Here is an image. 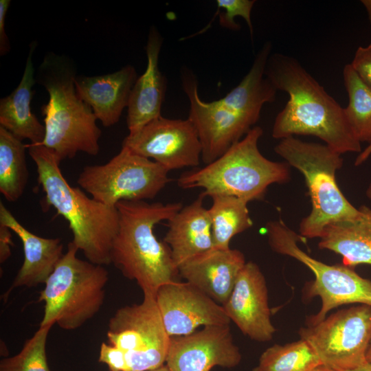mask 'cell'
Returning a JSON list of instances; mask_svg holds the SVG:
<instances>
[{
    "mask_svg": "<svg viewBox=\"0 0 371 371\" xmlns=\"http://www.w3.org/2000/svg\"><path fill=\"white\" fill-rule=\"evenodd\" d=\"M265 75L277 90L289 95V100L273 122V138L312 135L341 155L361 152V143L348 124L344 107L297 60L282 54H271Z\"/></svg>",
    "mask_w": 371,
    "mask_h": 371,
    "instance_id": "cell-1",
    "label": "cell"
},
{
    "mask_svg": "<svg viewBox=\"0 0 371 371\" xmlns=\"http://www.w3.org/2000/svg\"><path fill=\"white\" fill-rule=\"evenodd\" d=\"M115 207L119 227L111 246V263L124 277L135 280L143 293L155 295L161 286L176 281L179 273L170 247L157 238L154 227L168 221L183 205L121 201Z\"/></svg>",
    "mask_w": 371,
    "mask_h": 371,
    "instance_id": "cell-2",
    "label": "cell"
},
{
    "mask_svg": "<svg viewBox=\"0 0 371 371\" xmlns=\"http://www.w3.org/2000/svg\"><path fill=\"white\" fill-rule=\"evenodd\" d=\"M28 148L45 193L44 205L53 207L67 221L72 243L88 261L102 266L111 264V246L119 227L116 207L107 206L71 186L60 171V161L50 149L31 144Z\"/></svg>",
    "mask_w": 371,
    "mask_h": 371,
    "instance_id": "cell-3",
    "label": "cell"
},
{
    "mask_svg": "<svg viewBox=\"0 0 371 371\" xmlns=\"http://www.w3.org/2000/svg\"><path fill=\"white\" fill-rule=\"evenodd\" d=\"M74 64L67 57L49 53L40 65L36 79L49 94L41 106L45 135L41 144L61 161L78 152L98 155L102 131L91 108L78 95Z\"/></svg>",
    "mask_w": 371,
    "mask_h": 371,
    "instance_id": "cell-4",
    "label": "cell"
},
{
    "mask_svg": "<svg viewBox=\"0 0 371 371\" xmlns=\"http://www.w3.org/2000/svg\"><path fill=\"white\" fill-rule=\"evenodd\" d=\"M263 134L254 126L221 157L201 168L183 172L177 179L183 189L201 188V196L226 194L248 203L261 200L273 183L290 179L289 165L263 156L258 141Z\"/></svg>",
    "mask_w": 371,
    "mask_h": 371,
    "instance_id": "cell-5",
    "label": "cell"
},
{
    "mask_svg": "<svg viewBox=\"0 0 371 371\" xmlns=\"http://www.w3.org/2000/svg\"><path fill=\"white\" fill-rule=\"evenodd\" d=\"M274 151L305 179L311 211L300 223L302 236L319 238L328 225L359 214V209L349 202L336 181L337 171L343 166L341 154L326 144L305 142L294 136L281 139Z\"/></svg>",
    "mask_w": 371,
    "mask_h": 371,
    "instance_id": "cell-6",
    "label": "cell"
},
{
    "mask_svg": "<svg viewBox=\"0 0 371 371\" xmlns=\"http://www.w3.org/2000/svg\"><path fill=\"white\" fill-rule=\"evenodd\" d=\"M79 249L71 242L40 292L44 314L40 326L56 324L64 330H75L91 319L101 308L109 272L102 266L76 256Z\"/></svg>",
    "mask_w": 371,
    "mask_h": 371,
    "instance_id": "cell-7",
    "label": "cell"
},
{
    "mask_svg": "<svg viewBox=\"0 0 371 371\" xmlns=\"http://www.w3.org/2000/svg\"><path fill=\"white\" fill-rule=\"evenodd\" d=\"M266 234L271 249L276 253L300 261L314 274L307 288L309 297L321 299L320 310L308 319V325L316 324L327 313L339 306L357 304L371 306V280L361 277L345 265H330L317 260L301 249L297 243L306 238L296 234L281 219L268 222Z\"/></svg>",
    "mask_w": 371,
    "mask_h": 371,
    "instance_id": "cell-8",
    "label": "cell"
},
{
    "mask_svg": "<svg viewBox=\"0 0 371 371\" xmlns=\"http://www.w3.org/2000/svg\"><path fill=\"white\" fill-rule=\"evenodd\" d=\"M157 162L122 146L107 163L85 166L77 183L95 200L115 207L121 201L154 199L170 181Z\"/></svg>",
    "mask_w": 371,
    "mask_h": 371,
    "instance_id": "cell-9",
    "label": "cell"
},
{
    "mask_svg": "<svg viewBox=\"0 0 371 371\" xmlns=\"http://www.w3.org/2000/svg\"><path fill=\"white\" fill-rule=\"evenodd\" d=\"M106 337L108 344L124 352L127 371H148L165 365L170 337L155 295L144 293L140 304L117 309L109 319Z\"/></svg>",
    "mask_w": 371,
    "mask_h": 371,
    "instance_id": "cell-10",
    "label": "cell"
},
{
    "mask_svg": "<svg viewBox=\"0 0 371 371\" xmlns=\"http://www.w3.org/2000/svg\"><path fill=\"white\" fill-rule=\"evenodd\" d=\"M182 87L190 102L188 119L194 126L201 145V160L211 164L242 139L259 120L230 91L212 102L201 99L194 75L185 70Z\"/></svg>",
    "mask_w": 371,
    "mask_h": 371,
    "instance_id": "cell-11",
    "label": "cell"
},
{
    "mask_svg": "<svg viewBox=\"0 0 371 371\" xmlns=\"http://www.w3.org/2000/svg\"><path fill=\"white\" fill-rule=\"evenodd\" d=\"M299 335L322 365L337 371L354 370L368 362L371 306L356 304L341 309L316 324L302 327Z\"/></svg>",
    "mask_w": 371,
    "mask_h": 371,
    "instance_id": "cell-12",
    "label": "cell"
},
{
    "mask_svg": "<svg viewBox=\"0 0 371 371\" xmlns=\"http://www.w3.org/2000/svg\"><path fill=\"white\" fill-rule=\"evenodd\" d=\"M133 153L161 164L169 171L196 167L201 160V145L196 130L188 118L162 116L146 124L122 142Z\"/></svg>",
    "mask_w": 371,
    "mask_h": 371,
    "instance_id": "cell-13",
    "label": "cell"
},
{
    "mask_svg": "<svg viewBox=\"0 0 371 371\" xmlns=\"http://www.w3.org/2000/svg\"><path fill=\"white\" fill-rule=\"evenodd\" d=\"M155 299L170 337L190 335L199 326L229 325L231 322L222 305L186 282L161 286Z\"/></svg>",
    "mask_w": 371,
    "mask_h": 371,
    "instance_id": "cell-14",
    "label": "cell"
},
{
    "mask_svg": "<svg viewBox=\"0 0 371 371\" xmlns=\"http://www.w3.org/2000/svg\"><path fill=\"white\" fill-rule=\"evenodd\" d=\"M241 359L229 325L210 326L170 337L166 365L170 371H210L215 366L233 368Z\"/></svg>",
    "mask_w": 371,
    "mask_h": 371,
    "instance_id": "cell-15",
    "label": "cell"
},
{
    "mask_svg": "<svg viewBox=\"0 0 371 371\" xmlns=\"http://www.w3.org/2000/svg\"><path fill=\"white\" fill-rule=\"evenodd\" d=\"M223 307L245 336L260 342L272 339L276 329L271 320L267 283L255 262H246Z\"/></svg>",
    "mask_w": 371,
    "mask_h": 371,
    "instance_id": "cell-16",
    "label": "cell"
},
{
    "mask_svg": "<svg viewBox=\"0 0 371 371\" xmlns=\"http://www.w3.org/2000/svg\"><path fill=\"white\" fill-rule=\"evenodd\" d=\"M245 263L244 254L238 249L212 248L183 262L177 269L186 282L223 306Z\"/></svg>",
    "mask_w": 371,
    "mask_h": 371,
    "instance_id": "cell-17",
    "label": "cell"
},
{
    "mask_svg": "<svg viewBox=\"0 0 371 371\" xmlns=\"http://www.w3.org/2000/svg\"><path fill=\"white\" fill-rule=\"evenodd\" d=\"M163 38L155 27L149 32L146 45L147 66L131 91L127 106L128 135L140 131L146 124L161 116L166 80L159 67Z\"/></svg>",
    "mask_w": 371,
    "mask_h": 371,
    "instance_id": "cell-18",
    "label": "cell"
},
{
    "mask_svg": "<svg viewBox=\"0 0 371 371\" xmlns=\"http://www.w3.org/2000/svg\"><path fill=\"white\" fill-rule=\"evenodd\" d=\"M0 223L8 227L19 236L24 253L23 265L3 295V297L7 298L15 288L45 284L64 254L63 245L58 238H43L30 232L2 201L0 202Z\"/></svg>",
    "mask_w": 371,
    "mask_h": 371,
    "instance_id": "cell-19",
    "label": "cell"
},
{
    "mask_svg": "<svg viewBox=\"0 0 371 371\" xmlns=\"http://www.w3.org/2000/svg\"><path fill=\"white\" fill-rule=\"evenodd\" d=\"M137 79L135 68L127 65L120 70L95 76H77L75 87L80 98L93 110L105 127L115 124L128 106Z\"/></svg>",
    "mask_w": 371,
    "mask_h": 371,
    "instance_id": "cell-20",
    "label": "cell"
},
{
    "mask_svg": "<svg viewBox=\"0 0 371 371\" xmlns=\"http://www.w3.org/2000/svg\"><path fill=\"white\" fill-rule=\"evenodd\" d=\"M201 194L182 208L168 222L164 241L170 249L177 267L183 262L214 248L208 209Z\"/></svg>",
    "mask_w": 371,
    "mask_h": 371,
    "instance_id": "cell-21",
    "label": "cell"
},
{
    "mask_svg": "<svg viewBox=\"0 0 371 371\" xmlns=\"http://www.w3.org/2000/svg\"><path fill=\"white\" fill-rule=\"evenodd\" d=\"M36 42L30 44L25 70L21 80L12 92L0 100V126L23 141L41 144L45 138V128L31 109L32 87L36 82L32 54Z\"/></svg>",
    "mask_w": 371,
    "mask_h": 371,
    "instance_id": "cell-22",
    "label": "cell"
},
{
    "mask_svg": "<svg viewBox=\"0 0 371 371\" xmlns=\"http://www.w3.org/2000/svg\"><path fill=\"white\" fill-rule=\"evenodd\" d=\"M359 214L351 219L336 221L324 229L320 249L342 256L344 265H371V208L361 205Z\"/></svg>",
    "mask_w": 371,
    "mask_h": 371,
    "instance_id": "cell-23",
    "label": "cell"
},
{
    "mask_svg": "<svg viewBox=\"0 0 371 371\" xmlns=\"http://www.w3.org/2000/svg\"><path fill=\"white\" fill-rule=\"evenodd\" d=\"M344 86L348 96L345 114L357 139L369 145L358 155L355 162L359 166L371 155V89L366 87L350 64L343 70Z\"/></svg>",
    "mask_w": 371,
    "mask_h": 371,
    "instance_id": "cell-24",
    "label": "cell"
},
{
    "mask_svg": "<svg viewBox=\"0 0 371 371\" xmlns=\"http://www.w3.org/2000/svg\"><path fill=\"white\" fill-rule=\"evenodd\" d=\"M208 209L212 223L214 248L226 249L232 238L253 225L248 202L230 195L214 194Z\"/></svg>",
    "mask_w": 371,
    "mask_h": 371,
    "instance_id": "cell-25",
    "label": "cell"
},
{
    "mask_svg": "<svg viewBox=\"0 0 371 371\" xmlns=\"http://www.w3.org/2000/svg\"><path fill=\"white\" fill-rule=\"evenodd\" d=\"M22 140L0 126V192L10 202L23 194L29 177Z\"/></svg>",
    "mask_w": 371,
    "mask_h": 371,
    "instance_id": "cell-26",
    "label": "cell"
},
{
    "mask_svg": "<svg viewBox=\"0 0 371 371\" xmlns=\"http://www.w3.org/2000/svg\"><path fill=\"white\" fill-rule=\"evenodd\" d=\"M322 362L302 339L284 345L274 344L260 355L252 371H312Z\"/></svg>",
    "mask_w": 371,
    "mask_h": 371,
    "instance_id": "cell-27",
    "label": "cell"
},
{
    "mask_svg": "<svg viewBox=\"0 0 371 371\" xmlns=\"http://www.w3.org/2000/svg\"><path fill=\"white\" fill-rule=\"evenodd\" d=\"M52 326H40L33 336L26 340L17 355L1 361L0 371H51L47 359L46 344Z\"/></svg>",
    "mask_w": 371,
    "mask_h": 371,
    "instance_id": "cell-28",
    "label": "cell"
},
{
    "mask_svg": "<svg viewBox=\"0 0 371 371\" xmlns=\"http://www.w3.org/2000/svg\"><path fill=\"white\" fill-rule=\"evenodd\" d=\"M255 2L254 0H217V8L223 10L218 14L221 26L231 30H238L240 27L234 19L241 16L246 21L252 36L251 13Z\"/></svg>",
    "mask_w": 371,
    "mask_h": 371,
    "instance_id": "cell-29",
    "label": "cell"
},
{
    "mask_svg": "<svg viewBox=\"0 0 371 371\" xmlns=\"http://www.w3.org/2000/svg\"><path fill=\"white\" fill-rule=\"evenodd\" d=\"M350 65L362 82L371 89V43L359 47Z\"/></svg>",
    "mask_w": 371,
    "mask_h": 371,
    "instance_id": "cell-30",
    "label": "cell"
},
{
    "mask_svg": "<svg viewBox=\"0 0 371 371\" xmlns=\"http://www.w3.org/2000/svg\"><path fill=\"white\" fill-rule=\"evenodd\" d=\"M98 361L106 364L109 371H127L124 352L108 343L101 344Z\"/></svg>",
    "mask_w": 371,
    "mask_h": 371,
    "instance_id": "cell-31",
    "label": "cell"
},
{
    "mask_svg": "<svg viewBox=\"0 0 371 371\" xmlns=\"http://www.w3.org/2000/svg\"><path fill=\"white\" fill-rule=\"evenodd\" d=\"M10 4V0H0V55L3 56L10 52V45L5 31V19Z\"/></svg>",
    "mask_w": 371,
    "mask_h": 371,
    "instance_id": "cell-32",
    "label": "cell"
},
{
    "mask_svg": "<svg viewBox=\"0 0 371 371\" xmlns=\"http://www.w3.org/2000/svg\"><path fill=\"white\" fill-rule=\"evenodd\" d=\"M11 229L5 225L0 223V262L3 263L11 256L12 241Z\"/></svg>",
    "mask_w": 371,
    "mask_h": 371,
    "instance_id": "cell-33",
    "label": "cell"
},
{
    "mask_svg": "<svg viewBox=\"0 0 371 371\" xmlns=\"http://www.w3.org/2000/svg\"><path fill=\"white\" fill-rule=\"evenodd\" d=\"M361 2L366 8L369 22L371 24V0H362Z\"/></svg>",
    "mask_w": 371,
    "mask_h": 371,
    "instance_id": "cell-34",
    "label": "cell"
},
{
    "mask_svg": "<svg viewBox=\"0 0 371 371\" xmlns=\"http://www.w3.org/2000/svg\"><path fill=\"white\" fill-rule=\"evenodd\" d=\"M349 371H371V363L367 362L360 367Z\"/></svg>",
    "mask_w": 371,
    "mask_h": 371,
    "instance_id": "cell-35",
    "label": "cell"
},
{
    "mask_svg": "<svg viewBox=\"0 0 371 371\" xmlns=\"http://www.w3.org/2000/svg\"><path fill=\"white\" fill-rule=\"evenodd\" d=\"M312 371H337V370H335L332 369L330 368L326 367V366H325L324 365H320V366H317V368H315Z\"/></svg>",
    "mask_w": 371,
    "mask_h": 371,
    "instance_id": "cell-36",
    "label": "cell"
},
{
    "mask_svg": "<svg viewBox=\"0 0 371 371\" xmlns=\"http://www.w3.org/2000/svg\"><path fill=\"white\" fill-rule=\"evenodd\" d=\"M148 371H170V370L168 369V368L166 366V365H164L158 368H156V369H154V370H148Z\"/></svg>",
    "mask_w": 371,
    "mask_h": 371,
    "instance_id": "cell-37",
    "label": "cell"
},
{
    "mask_svg": "<svg viewBox=\"0 0 371 371\" xmlns=\"http://www.w3.org/2000/svg\"><path fill=\"white\" fill-rule=\"evenodd\" d=\"M366 360L368 362L371 363V343L367 351Z\"/></svg>",
    "mask_w": 371,
    "mask_h": 371,
    "instance_id": "cell-38",
    "label": "cell"
},
{
    "mask_svg": "<svg viewBox=\"0 0 371 371\" xmlns=\"http://www.w3.org/2000/svg\"><path fill=\"white\" fill-rule=\"evenodd\" d=\"M366 196L371 201V183L368 186L366 190Z\"/></svg>",
    "mask_w": 371,
    "mask_h": 371,
    "instance_id": "cell-39",
    "label": "cell"
}]
</instances>
